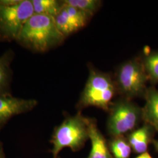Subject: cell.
Instances as JSON below:
<instances>
[{"mask_svg": "<svg viewBox=\"0 0 158 158\" xmlns=\"http://www.w3.org/2000/svg\"><path fill=\"white\" fill-rule=\"evenodd\" d=\"M153 143L155 146V149H156V151L158 152V141H156V140H154L153 141Z\"/></svg>", "mask_w": 158, "mask_h": 158, "instance_id": "obj_20", "label": "cell"}, {"mask_svg": "<svg viewBox=\"0 0 158 158\" xmlns=\"http://www.w3.org/2000/svg\"><path fill=\"white\" fill-rule=\"evenodd\" d=\"M14 55L13 51L8 50L0 56V94H11L10 85L12 73L11 64Z\"/></svg>", "mask_w": 158, "mask_h": 158, "instance_id": "obj_12", "label": "cell"}, {"mask_svg": "<svg viewBox=\"0 0 158 158\" xmlns=\"http://www.w3.org/2000/svg\"></svg>", "mask_w": 158, "mask_h": 158, "instance_id": "obj_21", "label": "cell"}, {"mask_svg": "<svg viewBox=\"0 0 158 158\" xmlns=\"http://www.w3.org/2000/svg\"><path fill=\"white\" fill-rule=\"evenodd\" d=\"M38 104L34 99H23L11 94H0V130L12 117L32 111Z\"/></svg>", "mask_w": 158, "mask_h": 158, "instance_id": "obj_8", "label": "cell"}, {"mask_svg": "<svg viewBox=\"0 0 158 158\" xmlns=\"http://www.w3.org/2000/svg\"><path fill=\"white\" fill-rule=\"evenodd\" d=\"M145 104L142 108V118L158 132V90L154 87H148L145 96Z\"/></svg>", "mask_w": 158, "mask_h": 158, "instance_id": "obj_9", "label": "cell"}, {"mask_svg": "<svg viewBox=\"0 0 158 158\" xmlns=\"http://www.w3.org/2000/svg\"><path fill=\"white\" fill-rule=\"evenodd\" d=\"M116 91L115 81L109 74L91 69L77 107L83 108L92 106L109 111Z\"/></svg>", "mask_w": 158, "mask_h": 158, "instance_id": "obj_3", "label": "cell"}, {"mask_svg": "<svg viewBox=\"0 0 158 158\" xmlns=\"http://www.w3.org/2000/svg\"><path fill=\"white\" fill-rule=\"evenodd\" d=\"M64 39L54 17L34 14L23 25L16 41L31 51L42 53L60 45Z\"/></svg>", "mask_w": 158, "mask_h": 158, "instance_id": "obj_1", "label": "cell"}, {"mask_svg": "<svg viewBox=\"0 0 158 158\" xmlns=\"http://www.w3.org/2000/svg\"><path fill=\"white\" fill-rule=\"evenodd\" d=\"M34 14L32 0H21L14 6L0 5V40H16L25 23Z\"/></svg>", "mask_w": 158, "mask_h": 158, "instance_id": "obj_6", "label": "cell"}, {"mask_svg": "<svg viewBox=\"0 0 158 158\" xmlns=\"http://www.w3.org/2000/svg\"><path fill=\"white\" fill-rule=\"evenodd\" d=\"M0 158H6L5 153L4 152V150H3V148H2L1 142H0Z\"/></svg>", "mask_w": 158, "mask_h": 158, "instance_id": "obj_19", "label": "cell"}, {"mask_svg": "<svg viewBox=\"0 0 158 158\" xmlns=\"http://www.w3.org/2000/svg\"><path fill=\"white\" fill-rule=\"evenodd\" d=\"M91 16L89 13L63 4L54 18L58 30L66 38L84 27Z\"/></svg>", "mask_w": 158, "mask_h": 158, "instance_id": "obj_7", "label": "cell"}, {"mask_svg": "<svg viewBox=\"0 0 158 158\" xmlns=\"http://www.w3.org/2000/svg\"><path fill=\"white\" fill-rule=\"evenodd\" d=\"M117 91L123 98L144 97L149 81L142 59L135 58L122 64L116 73L114 81Z\"/></svg>", "mask_w": 158, "mask_h": 158, "instance_id": "obj_4", "label": "cell"}, {"mask_svg": "<svg viewBox=\"0 0 158 158\" xmlns=\"http://www.w3.org/2000/svg\"><path fill=\"white\" fill-rule=\"evenodd\" d=\"M90 120L79 112L73 116L66 117L55 128L51 140L53 158H57L59 152L65 148L77 152L83 147L89 138Z\"/></svg>", "mask_w": 158, "mask_h": 158, "instance_id": "obj_2", "label": "cell"}, {"mask_svg": "<svg viewBox=\"0 0 158 158\" xmlns=\"http://www.w3.org/2000/svg\"><path fill=\"white\" fill-rule=\"evenodd\" d=\"M34 14L55 17L63 6V1L56 0H32Z\"/></svg>", "mask_w": 158, "mask_h": 158, "instance_id": "obj_13", "label": "cell"}, {"mask_svg": "<svg viewBox=\"0 0 158 158\" xmlns=\"http://www.w3.org/2000/svg\"><path fill=\"white\" fill-rule=\"evenodd\" d=\"M89 138L91 149L88 158H113L106 139L93 119H91L89 125Z\"/></svg>", "mask_w": 158, "mask_h": 158, "instance_id": "obj_10", "label": "cell"}, {"mask_svg": "<svg viewBox=\"0 0 158 158\" xmlns=\"http://www.w3.org/2000/svg\"><path fill=\"white\" fill-rule=\"evenodd\" d=\"M142 61L149 81L152 85L158 84V51L146 53Z\"/></svg>", "mask_w": 158, "mask_h": 158, "instance_id": "obj_14", "label": "cell"}, {"mask_svg": "<svg viewBox=\"0 0 158 158\" xmlns=\"http://www.w3.org/2000/svg\"><path fill=\"white\" fill-rule=\"evenodd\" d=\"M136 158H152V156L148 152L144 153L141 154L139 156H138Z\"/></svg>", "mask_w": 158, "mask_h": 158, "instance_id": "obj_18", "label": "cell"}, {"mask_svg": "<svg viewBox=\"0 0 158 158\" xmlns=\"http://www.w3.org/2000/svg\"><path fill=\"white\" fill-rule=\"evenodd\" d=\"M109 111L107 131L113 138L131 132L142 120V108L124 98L112 103Z\"/></svg>", "mask_w": 158, "mask_h": 158, "instance_id": "obj_5", "label": "cell"}, {"mask_svg": "<svg viewBox=\"0 0 158 158\" xmlns=\"http://www.w3.org/2000/svg\"><path fill=\"white\" fill-rule=\"evenodd\" d=\"M154 131L152 127L144 123L141 127L130 132L127 140L134 152L140 155L147 152Z\"/></svg>", "mask_w": 158, "mask_h": 158, "instance_id": "obj_11", "label": "cell"}, {"mask_svg": "<svg viewBox=\"0 0 158 158\" xmlns=\"http://www.w3.org/2000/svg\"><path fill=\"white\" fill-rule=\"evenodd\" d=\"M21 0H0V5L4 6H14L18 4Z\"/></svg>", "mask_w": 158, "mask_h": 158, "instance_id": "obj_17", "label": "cell"}, {"mask_svg": "<svg viewBox=\"0 0 158 158\" xmlns=\"http://www.w3.org/2000/svg\"><path fill=\"white\" fill-rule=\"evenodd\" d=\"M63 4L77 8L93 15L100 6L102 1L98 0H64Z\"/></svg>", "mask_w": 158, "mask_h": 158, "instance_id": "obj_16", "label": "cell"}, {"mask_svg": "<svg viewBox=\"0 0 158 158\" xmlns=\"http://www.w3.org/2000/svg\"><path fill=\"white\" fill-rule=\"evenodd\" d=\"M110 150L113 158H130L132 148L124 136L113 137L110 142Z\"/></svg>", "mask_w": 158, "mask_h": 158, "instance_id": "obj_15", "label": "cell"}]
</instances>
